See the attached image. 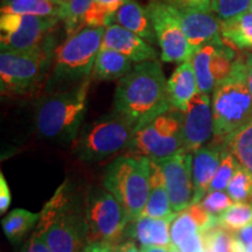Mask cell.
<instances>
[{
	"instance_id": "6da1fadb",
	"label": "cell",
	"mask_w": 252,
	"mask_h": 252,
	"mask_svg": "<svg viewBox=\"0 0 252 252\" xmlns=\"http://www.w3.org/2000/svg\"><path fill=\"white\" fill-rule=\"evenodd\" d=\"M113 108L130 119L135 130L172 109L167 96L165 74L158 60L138 63L119 80Z\"/></svg>"
},
{
	"instance_id": "7a4b0ae2",
	"label": "cell",
	"mask_w": 252,
	"mask_h": 252,
	"mask_svg": "<svg viewBox=\"0 0 252 252\" xmlns=\"http://www.w3.org/2000/svg\"><path fill=\"white\" fill-rule=\"evenodd\" d=\"M34 232L53 252L83 251L87 245L84 197H80L70 181L60 185L43 206Z\"/></svg>"
},
{
	"instance_id": "3957f363",
	"label": "cell",
	"mask_w": 252,
	"mask_h": 252,
	"mask_svg": "<svg viewBox=\"0 0 252 252\" xmlns=\"http://www.w3.org/2000/svg\"><path fill=\"white\" fill-rule=\"evenodd\" d=\"M91 78L70 89L50 93L37 104L35 128L42 139L59 145L74 144L87 111Z\"/></svg>"
},
{
	"instance_id": "277c9868",
	"label": "cell",
	"mask_w": 252,
	"mask_h": 252,
	"mask_svg": "<svg viewBox=\"0 0 252 252\" xmlns=\"http://www.w3.org/2000/svg\"><path fill=\"white\" fill-rule=\"evenodd\" d=\"M104 32V27H84L55 50L46 84L49 94L70 89L91 78Z\"/></svg>"
},
{
	"instance_id": "5b68a950",
	"label": "cell",
	"mask_w": 252,
	"mask_h": 252,
	"mask_svg": "<svg viewBox=\"0 0 252 252\" xmlns=\"http://www.w3.org/2000/svg\"><path fill=\"white\" fill-rule=\"evenodd\" d=\"M212 109L214 141L220 144L252 119V96L247 64L242 58L235 60L230 74L214 89Z\"/></svg>"
},
{
	"instance_id": "8992f818",
	"label": "cell",
	"mask_w": 252,
	"mask_h": 252,
	"mask_svg": "<svg viewBox=\"0 0 252 252\" xmlns=\"http://www.w3.org/2000/svg\"><path fill=\"white\" fill-rule=\"evenodd\" d=\"M151 160L127 153L106 166L102 186L121 202L130 223L143 216L150 195Z\"/></svg>"
},
{
	"instance_id": "52a82bcc",
	"label": "cell",
	"mask_w": 252,
	"mask_h": 252,
	"mask_svg": "<svg viewBox=\"0 0 252 252\" xmlns=\"http://www.w3.org/2000/svg\"><path fill=\"white\" fill-rule=\"evenodd\" d=\"M135 126L117 111L94 119L72 144L75 156L83 162H99L130 149Z\"/></svg>"
},
{
	"instance_id": "ba28073f",
	"label": "cell",
	"mask_w": 252,
	"mask_h": 252,
	"mask_svg": "<svg viewBox=\"0 0 252 252\" xmlns=\"http://www.w3.org/2000/svg\"><path fill=\"white\" fill-rule=\"evenodd\" d=\"M53 42L46 40L37 48L26 52L0 53V91L6 97L33 94L42 83L52 64Z\"/></svg>"
},
{
	"instance_id": "9c48e42d",
	"label": "cell",
	"mask_w": 252,
	"mask_h": 252,
	"mask_svg": "<svg viewBox=\"0 0 252 252\" xmlns=\"http://www.w3.org/2000/svg\"><path fill=\"white\" fill-rule=\"evenodd\" d=\"M182 118L184 112L169 109L138 127L128 153L139 154L149 158L151 161L159 162L182 152Z\"/></svg>"
},
{
	"instance_id": "30bf717a",
	"label": "cell",
	"mask_w": 252,
	"mask_h": 252,
	"mask_svg": "<svg viewBox=\"0 0 252 252\" xmlns=\"http://www.w3.org/2000/svg\"><path fill=\"white\" fill-rule=\"evenodd\" d=\"M84 217L87 244L105 243L113 247L130 224L124 207L103 186L91 188L84 196Z\"/></svg>"
},
{
	"instance_id": "8fae6325",
	"label": "cell",
	"mask_w": 252,
	"mask_h": 252,
	"mask_svg": "<svg viewBox=\"0 0 252 252\" xmlns=\"http://www.w3.org/2000/svg\"><path fill=\"white\" fill-rule=\"evenodd\" d=\"M147 14L161 50L163 62L182 63L190 59L193 50L179 19L178 9L171 2L151 1L146 6Z\"/></svg>"
},
{
	"instance_id": "7c38bea8",
	"label": "cell",
	"mask_w": 252,
	"mask_h": 252,
	"mask_svg": "<svg viewBox=\"0 0 252 252\" xmlns=\"http://www.w3.org/2000/svg\"><path fill=\"white\" fill-rule=\"evenodd\" d=\"M61 20L54 17L1 14L0 48L9 52H26L37 48L47 40L52 28Z\"/></svg>"
},
{
	"instance_id": "4fadbf2b",
	"label": "cell",
	"mask_w": 252,
	"mask_h": 252,
	"mask_svg": "<svg viewBox=\"0 0 252 252\" xmlns=\"http://www.w3.org/2000/svg\"><path fill=\"white\" fill-rule=\"evenodd\" d=\"M165 176L167 191L174 213H180L193 204L194 181L191 165L193 153L182 152L157 162Z\"/></svg>"
},
{
	"instance_id": "5bb4252c",
	"label": "cell",
	"mask_w": 252,
	"mask_h": 252,
	"mask_svg": "<svg viewBox=\"0 0 252 252\" xmlns=\"http://www.w3.org/2000/svg\"><path fill=\"white\" fill-rule=\"evenodd\" d=\"M184 151L194 153L214 137V116L209 94L198 93L188 104L182 118Z\"/></svg>"
},
{
	"instance_id": "9a60e30c",
	"label": "cell",
	"mask_w": 252,
	"mask_h": 252,
	"mask_svg": "<svg viewBox=\"0 0 252 252\" xmlns=\"http://www.w3.org/2000/svg\"><path fill=\"white\" fill-rule=\"evenodd\" d=\"M176 9L193 52L208 43L224 42L220 36V23L210 12L179 7Z\"/></svg>"
},
{
	"instance_id": "2e32d148",
	"label": "cell",
	"mask_w": 252,
	"mask_h": 252,
	"mask_svg": "<svg viewBox=\"0 0 252 252\" xmlns=\"http://www.w3.org/2000/svg\"><path fill=\"white\" fill-rule=\"evenodd\" d=\"M102 47L116 50L135 63L156 61L158 59L157 52L149 42L117 24H111L105 28Z\"/></svg>"
},
{
	"instance_id": "e0dca14e",
	"label": "cell",
	"mask_w": 252,
	"mask_h": 252,
	"mask_svg": "<svg viewBox=\"0 0 252 252\" xmlns=\"http://www.w3.org/2000/svg\"><path fill=\"white\" fill-rule=\"evenodd\" d=\"M223 144H208L193 153V172L194 181V200L193 204L200 203L201 200L209 191L213 179L215 178L222 160Z\"/></svg>"
},
{
	"instance_id": "ac0fdd59",
	"label": "cell",
	"mask_w": 252,
	"mask_h": 252,
	"mask_svg": "<svg viewBox=\"0 0 252 252\" xmlns=\"http://www.w3.org/2000/svg\"><path fill=\"white\" fill-rule=\"evenodd\" d=\"M217 225V217L207 212L201 203H195L176 214L171 224L172 244H179L195 232H206Z\"/></svg>"
},
{
	"instance_id": "d6986e66",
	"label": "cell",
	"mask_w": 252,
	"mask_h": 252,
	"mask_svg": "<svg viewBox=\"0 0 252 252\" xmlns=\"http://www.w3.org/2000/svg\"><path fill=\"white\" fill-rule=\"evenodd\" d=\"M196 94H198L197 81L189 59L180 63L167 80V96L172 109L185 112Z\"/></svg>"
},
{
	"instance_id": "ffe728a7",
	"label": "cell",
	"mask_w": 252,
	"mask_h": 252,
	"mask_svg": "<svg viewBox=\"0 0 252 252\" xmlns=\"http://www.w3.org/2000/svg\"><path fill=\"white\" fill-rule=\"evenodd\" d=\"M175 214L169 200L161 167L157 162L151 161L150 195L143 216H149L151 219H166Z\"/></svg>"
},
{
	"instance_id": "44dd1931",
	"label": "cell",
	"mask_w": 252,
	"mask_h": 252,
	"mask_svg": "<svg viewBox=\"0 0 252 252\" xmlns=\"http://www.w3.org/2000/svg\"><path fill=\"white\" fill-rule=\"evenodd\" d=\"M132 61L111 48L100 47L91 74L93 81L122 80L132 70Z\"/></svg>"
},
{
	"instance_id": "7402d4cb",
	"label": "cell",
	"mask_w": 252,
	"mask_h": 252,
	"mask_svg": "<svg viewBox=\"0 0 252 252\" xmlns=\"http://www.w3.org/2000/svg\"><path fill=\"white\" fill-rule=\"evenodd\" d=\"M113 24L133 32L134 34L143 37L146 42L153 43L157 41L146 8L138 4L135 0L126 2L119 7L113 19Z\"/></svg>"
},
{
	"instance_id": "603a6c76",
	"label": "cell",
	"mask_w": 252,
	"mask_h": 252,
	"mask_svg": "<svg viewBox=\"0 0 252 252\" xmlns=\"http://www.w3.org/2000/svg\"><path fill=\"white\" fill-rule=\"evenodd\" d=\"M220 34L223 40L228 41L238 49H252V13L250 11L220 21Z\"/></svg>"
},
{
	"instance_id": "cb8c5ba5",
	"label": "cell",
	"mask_w": 252,
	"mask_h": 252,
	"mask_svg": "<svg viewBox=\"0 0 252 252\" xmlns=\"http://www.w3.org/2000/svg\"><path fill=\"white\" fill-rule=\"evenodd\" d=\"M217 45L220 43H208L194 50L190 56V62L197 81L198 93L201 94H209L216 87V81L212 71V61Z\"/></svg>"
},
{
	"instance_id": "d4e9b609",
	"label": "cell",
	"mask_w": 252,
	"mask_h": 252,
	"mask_svg": "<svg viewBox=\"0 0 252 252\" xmlns=\"http://www.w3.org/2000/svg\"><path fill=\"white\" fill-rule=\"evenodd\" d=\"M40 214L26 209H14L1 220L2 231L12 244H19L33 229L36 228Z\"/></svg>"
},
{
	"instance_id": "484cf974",
	"label": "cell",
	"mask_w": 252,
	"mask_h": 252,
	"mask_svg": "<svg viewBox=\"0 0 252 252\" xmlns=\"http://www.w3.org/2000/svg\"><path fill=\"white\" fill-rule=\"evenodd\" d=\"M241 167L252 174V119L230 134L223 143Z\"/></svg>"
},
{
	"instance_id": "4316f807",
	"label": "cell",
	"mask_w": 252,
	"mask_h": 252,
	"mask_svg": "<svg viewBox=\"0 0 252 252\" xmlns=\"http://www.w3.org/2000/svg\"><path fill=\"white\" fill-rule=\"evenodd\" d=\"M64 6L55 0H15L11 4L1 6V14H24L36 17H54L62 20Z\"/></svg>"
},
{
	"instance_id": "83f0119b",
	"label": "cell",
	"mask_w": 252,
	"mask_h": 252,
	"mask_svg": "<svg viewBox=\"0 0 252 252\" xmlns=\"http://www.w3.org/2000/svg\"><path fill=\"white\" fill-rule=\"evenodd\" d=\"M132 0H94L83 18L84 27H104L113 24V19L122 5Z\"/></svg>"
},
{
	"instance_id": "f1b7e54d",
	"label": "cell",
	"mask_w": 252,
	"mask_h": 252,
	"mask_svg": "<svg viewBox=\"0 0 252 252\" xmlns=\"http://www.w3.org/2000/svg\"><path fill=\"white\" fill-rule=\"evenodd\" d=\"M252 224V202H235L217 217V226L235 234Z\"/></svg>"
},
{
	"instance_id": "f546056e",
	"label": "cell",
	"mask_w": 252,
	"mask_h": 252,
	"mask_svg": "<svg viewBox=\"0 0 252 252\" xmlns=\"http://www.w3.org/2000/svg\"><path fill=\"white\" fill-rule=\"evenodd\" d=\"M225 190L234 202H252V174L238 165Z\"/></svg>"
},
{
	"instance_id": "4dcf8cb0",
	"label": "cell",
	"mask_w": 252,
	"mask_h": 252,
	"mask_svg": "<svg viewBox=\"0 0 252 252\" xmlns=\"http://www.w3.org/2000/svg\"><path fill=\"white\" fill-rule=\"evenodd\" d=\"M94 0H70L63 8L62 20L64 21L68 36L80 32L83 26L84 14L89 9Z\"/></svg>"
},
{
	"instance_id": "1f68e13d",
	"label": "cell",
	"mask_w": 252,
	"mask_h": 252,
	"mask_svg": "<svg viewBox=\"0 0 252 252\" xmlns=\"http://www.w3.org/2000/svg\"><path fill=\"white\" fill-rule=\"evenodd\" d=\"M237 167H238V163L236 161L234 156H232L228 150H225L224 146H223L220 165L219 167V171H217L215 178L213 179L209 191L225 190L230 180H231L232 176H234Z\"/></svg>"
},
{
	"instance_id": "d6a6232c",
	"label": "cell",
	"mask_w": 252,
	"mask_h": 252,
	"mask_svg": "<svg viewBox=\"0 0 252 252\" xmlns=\"http://www.w3.org/2000/svg\"><path fill=\"white\" fill-rule=\"evenodd\" d=\"M203 238L207 252H232L234 235L228 230L216 225L203 232Z\"/></svg>"
},
{
	"instance_id": "836d02e7",
	"label": "cell",
	"mask_w": 252,
	"mask_h": 252,
	"mask_svg": "<svg viewBox=\"0 0 252 252\" xmlns=\"http://www.w3.org/2000/svg\"><path fill=\"white\" fill-rule=\"evenodd\" d=\"M250 4L251 0H212V11L224 21L249 11Z\"/></svg>"
},
{
	"instance_id": "e575fe53",
	"label": "cell",
	"mask_w": 252,
	"mask_h": 252,
	"mask_svg": "<svg viewBox=\"0 0 252 252\" xmlns=\"http://www.w3.org/2000/svg\"><path fill=\"white\" fill-rule=\"evenodd\" d=\"M200 203L210 215H213L214 217H219L220 214L224 213L235 202L226 191L213 190L208 191Z\"/></svg>"
},
{
	"instance_id": "d590c367",
	"label": "cell",
	"mask_w": 252,
	"mask_h": 252,
	"mask_svg": "<svg viewBox=\"0 0 252 252\" xmlns=\"http://www.w3.org/2000/svg\"><path fill=\"white\" fill-rule=\"evenodd\" d=\"M178 214V213H176ZM169 216L166 219H153L152 228H151V236H152L153 247L167 248L172 244L171 241V224L176 216Z\"/></svg>"
},
{
	"instance_id": "8d00e7d4",
	"label": "cell",
	"mask_w": 252,
	"mask_h": 252,
	"mask_svg": "<svg viewBox=\"0 0 252 252\" xmlns=\"http://www.w3.org/2000/svg\"><path fill=\"white\" fill-rule=\"evenodd\" d=\"M153 219L149 216H141L139 220L133 223H130L131 229L128 236L134 238L140 244L141 249H146L152 245V236H151V228H152Z\"/></svg>"
},
{
	"instance_id": "74e56055",
	"label": "cell",
	"mask_w": 252,
	"mask_h": 252,
	"mask_svg": "<svg viewBox=\"0 0 252 252\" xmlns=\"http://www.w3.org/2000/svg\"><path fill=\"white\" fill-rule=\"evenodd\" d=\"M232 252H252V224L235 232Z\"/></svg>"
},
{
	"instance_id": "f35d334b",
	"label": "cell",
	"mask_w": 252,
	"mask_h": 252,
	"mask_svg": "<svg viewBox=\"0 0 252 252\" xmlns=\"http://www.w3.org/2000/svg\"><path fill=\"white\" fill-rule=\"evenodd\" d=\"M178 248L181 252H206L203 234L195 232V234L188 236L178 245Z\"/></svg>"
},
{
	"instance_id": "ab89813d",
	"label": "cell",
	"mask_w": 252,
	"mask_h": 252,
	"mask_svg": "<svg viewBox=\"0 0 252 252\" xmlns=\"http://www.w3.org/2000/svg\"><path fill=\"white\" fill-rule=\"evenodd\" d=\"M21 252H53V250L39 235L33 231L30 238L25 242Z\"/></svg>"
},
{
	"instance_id": "60d3db41",
	"label": "cell",
	"mask_w": 252,
	"mask_h": 252,
	"mask_svg": "<svg viewBox=\"0 0 252 252\" xmlns=\"http://www.w3.org/2000/svg\"><path fill=\"white\" fill-rule=\"evenodd\" d=\"M172 5L179 8L197 9V11H212V0H172Z\"/></svg>"
},
{
	"instance_id": "b9f144b4",
	"label": "cell",
	"mask_w": 252,
	"mask_h": 252,
	"mask_svg": "<svg viewBox=\"0 0 252 252\" xmlns=\"http://www.w3.org/2000/svg\"><path fill=\"white\" fill-rule=\"evenodd\" d=\"M12 202V195L11 190H9L8 184L6 181L2 172L0 173V214L5 215L7 209L11 206Z\"/></svg>"
},
{
	"instance_id": "7bdbcfd3",
	"label": "cell",
	"mask_w": 252,
	"mask_h": 252,
	"mask_svg": "<svg viewBox=\"0 0 252 252\" xmlns=\"http://www.w3.org/2000/svg\"><path fill=\"white\" fill-rule=\"evenodd\" d=\"M113 252H141L133 241H126L123 243L113 245Z\"/></svg>"
},
{
	"instance_id": "ee69618b",
	"label": "cell",
	"mask_w": 252,
	"mask_h": 252,
	"mask_svg": "<svg viewBox=\"0 0 252 252\" xmlns=\"http://www.w3.org/2000/svg\"><path fill=\"white\" fill-rule=\"evenodd\" d=\"M82 252H113V247L105 243H89Z\"/></svg>"
},
{
	"instance_id": "f6af8a7d",
	"label": "cell",
	"mask_w": 252,
	"mask_h": 252,
	"mask_svg": "<svg viewBox=\"0 0 252 252\" xmlns=\"http://www.w3.org/2000/svg\"><path fill=\"white\" fill-rule=\"evenodd\" d=\"M245 64H247L248 70V86L252 96V54H249L248 58L245 59Z\"/></svg>"
},
{
	"instance_id": "bcb514c9",
	"label": "cell",
	"mask_w": 252,
	"mask_h": 252,
	"mask_svg": "<svg viewBox=\"0 0 252 252\" xmlns=\"http://www.w3.org/2000/svg\"><path fill=\"white\" fill-rule=\"evenodd\" d=\"M141 252H168V249L160 247H150L146 249H141Z\"/></svg>"
},
{
	"instance_id": "7dc6e473",
	"label": "cell",
	"mask_w": 252,
	"mask_h": 252,
	"mask_svg": "<svg viewBox=\"0 0 252 252\" xmlns=\"http://www.w3.org/2000/svg\"><path fill=\"white\" fill-rule=\"evenodd\" d=\"M168 252H181L180 250H179V248L176 247V245L174 244H171L168 247Z\"/></svg>"
},
{
	"instance_id": "c3c4849f",
	"label": "cell",
	"mask_w": 252,
	"mask_h": 252,
	"mask_svg": "<svg viewBox=\"0 0 252 252\" xmlns=\"http://www.w3.org/2000/svg\"><path fill=\"white\" fill-rule=\"evenodd\" d=\"M55 1H58L59 4L65 6L67 4H69V1H70V0H55Z\"/></svg>"
},
{
	"instance_id": "681fc988",
	"label": "cell",
	"mask_w": 252,
	"mask_h": 252,
	"mask_svg": "<svg viewBox=\"0 0 252 252\" xmlns=\"http://www.w3.org/2000/svg\"><path fill=\"white\" fill-rule=\"evenodd\" d=\"M15 1V0H1V6H5V5H8L11 4V2Z\"/></svg>"
},
{
	"instance_id": "f907efd6",
	"label": "cell",
	"mask_w": 252,
	"mask_h": 252,
	"mask_svg": "<svg viewBox=\"0 0 252 252\" xmlns=\"http://www.w3.org/2000/svg\"><path fill=\"white\" fill-rule=\"evenodd\" d=\"M249 11H250L251 13H252V0H251V4H250V6H249Z\"/></svg>"
},
{
	"instance_id": "816d5d0a",
	"label": "cell",
	"mask_w": 252,
	"mask_h": 252,
	"mask_svg": "<svg viewBox=\"0 0 252 252\" xmlns=\"http://www.w3.org/2000/svg\"><path fill=\"white\" fill-rule=\"evenodd\" d=\"M56 2H58V1H56Z\"/></svg>"
}]
</instances>
